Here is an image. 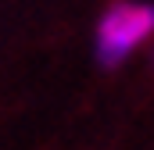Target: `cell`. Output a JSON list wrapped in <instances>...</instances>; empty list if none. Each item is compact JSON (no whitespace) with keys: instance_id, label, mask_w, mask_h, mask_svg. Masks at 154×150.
Listing matches in <instances>:
<instances>
[{"instance_id":"cell-1","label":"cell","mask_w":154,"mask_h":150,"mask_svg":"<svg viewBox=\"0 0 154 150\" xmlns=\"http://www.w3.org/2000/svg\"><path fill=\"white\" fill-rule=\"evenodd\" d=\"M151 39H154V4L151 0H115L97 18L93 54L104 68H118Z\"/></svg>"}]
</instances>
